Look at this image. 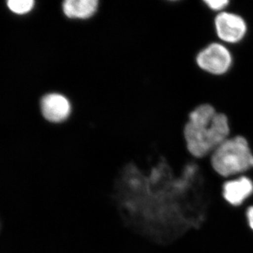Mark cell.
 <instances>
[{"label": "cell", "instance_id": "1", "mask_svg": "<svg viewBox=\"0 0 253 253\" xmlns=\"http://www.w3.org/2000/svg\"><path fill=\"white\" fill-rule=\"evenodd\" d=\"M227 116L209 104L199 105L189 113L184 129L186 150L191 157L204 160L230 136Z\"/></svg>", "mask_w": 253, "mask_h": 253}, {"label": "cell", "instance_id": "2", "mask_svg": "<svg viewBox=\"0 0 253 253\" xmlns=\"http://www.w3.org/2000/svg\"><path fill=\"white\" fill-rule=\"evenodd\" d=\"M208 163L224 180L247 174L253 169V149L244 136H229L209 156Z\"/></svg>", "mask_w": 253, "mask_h": 253}, {"label": "cell", "instance_id": "3", "mask_svg": "<svg viewBox=\"0 0 253 253\" xmlns=\"http://www.w3.org/2000/svg\"><path fill=\"white\" fill-rule=\"evenodd\" d=\"M198 66L213 76H222L230 70L233 56L224 44L212 42L201 50L196 57Z\"/></svg>", "mask_w": 253, "mask_h": 253}, {"label": "cell", "instance_id": "4", "mask_svg": "<svg viewBox=\"0 0 253 253\" xmlns=\"http://www.w3.org/2000/svg\"><path fill=\"white\" fill-rule=\"evenodd\" d=\"M221 196L231 207H244L253 196V179L249 174L224 179L221 186Z\"/></svg>", "mask_w": 253, "mask_h": 253}, {"label": "cell", "instance_id": "5", "mask_svg": "<svg viewBox=\"0 0 253 253\" xmlns=\"http://www.w3.org/2000/svg\"><path fill=\"white\" fill-rule=\"evenodd\" d=\"M214 24L219 39L228 44H237L247 34V23L242 16L235 13L226 11L218 13Z\"/></svg>", "mask_w": 253, "mask_h": 253}, {"label": "cell", "instance_id": "6", "mask_svg": "<svg viewBox=\"0 0 253 253\" xmlns=\"http://www.w3.org/2000/svg\"><path fill=\"white\" fill-rule=\"evenodd\" d=\"M43 116L51 123L66 121L71 112V105L66 96L57 93L46 94L41 101Z\"/></svg>", "mask_w": 253, "mask_h": 253}, {"label": "cell", "instance_id": "7", "mask_svg": "<svg viewBox=\"0 0 253 253\" xmlns=\"http://www.w3.org/2000/svg\"><path fill=\"white\" fill-rule=\"evenodd\" d=\"M96 0H67L63 4V11L70 18L86 19L95 14L98 8Z\"/></svg>", "mask_w": 253, "mask_h": 253}, {"label": "cell", "instance_id": "8", "mask_svg": "<svg viewBox=\"0 0 253 253\" xmlns=\"http://www.w3.org/2000/svg\"><path fill=\"white\" fill-rule=\"evenodd\" d=\"M10 10L17 14L29 12L34 6L33 0H10L7 3Z\"/></svg>", "mask_w": 253, "mask_h": 253}, {"label": "cell", "instance_id": "9", "mask_svg": "<svg viewBox=\"0 0 253 253\" xmlns=\"http://www.w3.org/2000/svg\"><path fill=\"white\" fill-rule=\"evenodd\" d=\"M204 2L208 9L219 13L224 11V9L230 3L227 0H206Z\"/></svg>", "mask_w": 253, "mask_h": 253}, {"label": "cell", "instance_id": "10", "mask_svg": "<svg viewBox=\"0 0 253 253\" xmlns=\"http://www.w3.org/2000/svg\"><path fill=\"white\" fill-rule=\"evenodd\" d=\"M245 217L250 230L253 233V204L245 206Z\"/></svg>", "mask_w": 253, "mask_h": 253}]
</instances>
